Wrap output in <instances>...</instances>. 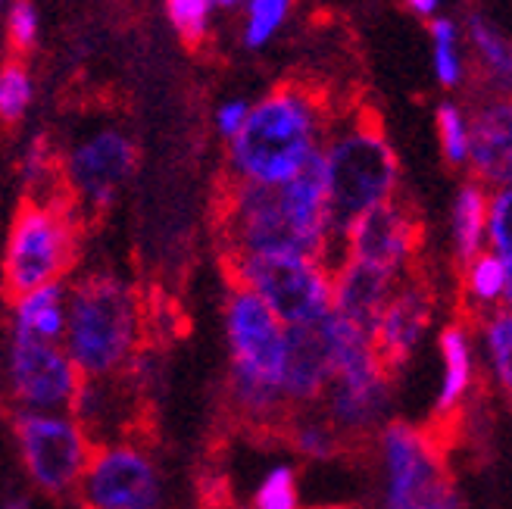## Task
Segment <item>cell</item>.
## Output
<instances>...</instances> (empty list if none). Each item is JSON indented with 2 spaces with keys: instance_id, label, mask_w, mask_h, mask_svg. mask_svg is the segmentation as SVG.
<instances>
[{
  "instance_id": "ac0fdd59",
  "label": "cell",
  "mask_w": 512,
  "mask_h": 509,
  "mask_svg": "<svg viewBox=\"0 0 512 509\" xmlns=\"http://www.w3.org/2000/svg\"><path fill=\"white\" fill-rule=\"evenodd\" d=\"M141 391L128 375L116 378H82L79 394L72 400V416L94 438V444L128 441L135 431Z\"/></svg>"
},
{
  "instance_id": "7c38bea8",
  "label": "cell",
  "mask_w": 512,
  "mask_h": 509,
  "mask_svg": "<svg viewBox=\"0 0 512 509\" xmlns=\"http://www.w3.org/2000/svg\"><path fill=\"white\" fill-rule=\"evenodd\" d=\"M138 166L135 141L122 129H97L69 147L60 160V182L79 213H104Z\"/></svg>"
},
{
  "instance_id": "d6986e66",
  "label": "cell",
  "mask_w": 512,
  "mask_h": 509,
  "mask_svg": "<svg viewBox=\"0 0 512 509\" xmlns=\"http://www.w3.org/2000/svg\"><path fill=\"white\" fill-rule=\"evenodd\" d=\"M469 169L488 191L512 188V97H484L472 107Z\"/></svg>"
},
{
  "instance_id": "60d3db41",
  "label": "cell",
  "mask_w": 512,
  "mask_h": 509,
  "mask_svg": "<svg viewBox=\"0 0 512 509\" xmlns=\"http://www.w3.org/2000/svg\"><path fill=\"white\" fill-rule=\"evenodd\" d=\"M210 509H253V506H210Z\"/></svg>"
},
{
  "instance_id": "cb8c5ba5",
  "label": "cell",
  "mask_w": 512,
  "mask_h": 509,
  "mask_svg": "<svg viewBox=\"0 0 512 509\" xmlns=\"http://www.w3.org/2000/svg\"><path fill=\"white\" fill-rule=\"evenodd\" d=\"M506 285L509 275L497 253L488 247L472 263L459 269V316H466L472 325L488 313L506 307Z\"/></svg>"
},
{
  "instance_id": "6da1fadb",
  "label": "cell",
  "mask_w": 512,
  "mask_h": 509,
  "mask_svg": "<svg viewBox=\"0 0 512 509\" xmlns=\"http://www.w3.org/2000/svg\"><path fill=\"white\" fill-rule=\"evenodd\" d=\"M222 257L241 253H300L335 269V235L328 210L322 150L291 182L266 188L232 182L219 203Z\"/></svg>"
},
{
  "instance_id": "52a82bcc",
  "label": "cell",
  "mask_w": 512,
  "mask_h": 509,
  "mask_svg": "<svg viewBox=\"0 0 512 509\" xmlns=\"http://www.w3.org/2000/svg\"><path fill=\"white\" fill-rule=\"evenodd\" d=\"M82 222L85 216L66 191L19 203L4 247V291L10 300L66 282L82 250Z\"/></svg>"
},
{
  "instance_id": "4316f807",
  "label": "cell",
  "mask_w": 512,
  "mask_h": 509,
  "mask_svg": "<svg viewBox=\"0 0 512 509\" xmlns=\"http://www.w3.org/2000/svg\"><path fill=\"white\" fill-rule=\"evenodd\" d=\"M428 35H431L434 79H438L441 88H459L466 82V54H463L466 29H459L447 16H438L428 22Z\"/></svg>"
},
{
  "instance_id": "e0dca14e",
  "label": "cell",
  "mask_w": 512,
  "mask_h": 509,
  "mask_svg": "<svg viewBox=\"0 0 512 509\" xmlns=\"http://www.w3.org/2000/svg\"><path fill=\"white\" fill-rule=\"evenodd\" d=\"M331 378H335V353L325 332V319L316 325L288 328V353H285V378L281 388L291 410H319Z\"/></svg>"
},
{
  "instance_id": "836d02e7",
  "label": "cell",
  "mask_w": 512,
  "mask_h": 509,
  "mask_svg": "<svg viewBox=\"0 0 512 509\" xmlns=\"http://www.w3.org/2000/svg\"><path fill=\"white\" fill-rule=\"evenodd\" d=\"M7 38L19 54L35 47V41H38V10H35L32 0H13V4L7 7Z\"/></svg>"
},
{
  "instance_id": "74e56055",
  "label": "cell",
  "mask_w": 512,
  "mask_h": 509,
  "mask_svg": "<svg viewBox=\"0 0 512 509\" xmlns=\"http://www.w3.org/2000/svg\"><path fill=\"white\" fill-rule=\"evenodd\" d=\"M29 506H32V497L25 491H10L4 500V509H29Z\"/></svg>"
},
{
  "instance_id": "83f0119b",
  "label": "cell",
  "mask_w": 512,
  "mask_h": 509,
  "mask_svg": "<svg viewBox=\"0 0 512 509\" xmlns=\"http://www.w3.org/2000/svg\"><path fill=\"white\" fill-rule=\"evenodd\" d=\"M434 129H438L441 154L450 166H469L472 157V110L456 104V100H444L434 110Z\"/></svg>"
},
{
  "instance_id": "7a4b0ae2",
  "label": "cell",
  "mask_w": 512,
  "mask_h": 509,
  "mask_svg": "<svg viewBox=\"0 0 512 509\" xmlns=\"http://www.w3.org/2000/svg\"><path fill=\"white\" fill-rule=\"evenodd\" d=\"M150 341V300L119 269L97 266L69 282L66 338L82 378L125 375Z\"/></svg>"
},
{
  "instance_id": "d590c367",
  "label": "cell",
  "mask_w": 512,
  "mask_h": 509,
  "mask_svg": "<svg viewBox=\"0 0 512 509\" xmlns=\"http://www.w3.org/2000/svg\"><path fill=\"white\" fill-rule=\"evenodd\" d=\"M394 509H463V497H459L456 485L438 497H431V500H422V503H409V506H394Z\"/></svg>"
},
{
  "instance_id": "603a6c76",
  "label": "cell",
  "mask_w": 512,
  "mask_h": 509,
  "mask_svg": "<svg viewBox=\"0 0 512 509\" xmlns=\"http://www.w3.org/2000/svg\"><path fill=\"white\" fill-rule=\"evenodd\" d=\"M66 307H69V282L44 285L38 291L13 297L10 300V332L63 344Z\"/></svg>"
},
{
  "instance_id": "5b68a950",
  "label": "cell",
  "mask_w": 512,
  "mask_h": 509,
  "mask_svg": "<svg viewBox=\"0 0 512 509\" xmlns=\"http://www.w3.org/2000/svg\"><path fill=\"white\" fill-rule=\"evenodd\" d=\"M322 160H325V175H328V210H331V235H335V260L341 263V244L350 228L372 210L397 200L400 163H397V154L388 135L381 129V122L363 110H356L338 122L331 119L328 138L322 144Z\"/></svg>"
},
{
  "instance_id": "9a60e30c",
  "label": "cell",
  "mask_w": 512,
  "mask_h": 509,
  "mask_svg": "<svg viewBox=\"0 0 512 509\" xmlns=\"http://www.w3.org/2000/svg\"><path fill=\"white\" fill-rule=\"evenodd\" d=\"M434 316H438V288H434V278L422 269L409 272L397 285L375 335V350L394 378L416 360L419 347L425 344L434 325Z\"/></svg>"
},
{
  "instance_id": "8992f818",
  "label": "cell",
  "mask_w": 512,
  "mask_h": 509,
  "mask_svg": "<svg viewBox=\"0 0 512 509\" xmlns=\"http://www.w3.org/2000/svg\"><path fill=\"white\" fill-rule=\"evenodd\" d=\"M325 332L335 353V378L319 410L335 422L353 450L375 441L381 428L391 422L394 375L381 363L375 341L335 310L325 319Z\"/></svg>"
},
{
  "instance_id": "8fae6325",
  "label": "cell",
  "mask_w": 512,
  "mask_h": 509,
  "mask_svg": "<svg viewBox=\"0 0 512 509\" xmlns=\"http://www.w3.org/2000/svg\"><path fill=\"white\" fill-rule=\"evenodd\" d=\"M82 372L63 344L29 335L7 341V394L19 413H69Z\"/></svg>"
},
{
  "instance_id": "ab89813d",
  "label": "cell",
  "mask_w": 512,
  "mask_h": 509,
  "mask_svg": "<svg viewBox=\"0 0 512 509\" xmlns=\"http://www.w3.org/2000/svg\"><path fill=\"white\" fill-rule=\"evenodd\" d=\"M313 509H353L347 503H325V506H313Z\"/></svg>"
},
{
  "instance_id": "4dcf8cb0",
  "label": "cell",
  "mask_w": 512,
  "mask_h": 509,
  "mask_svg": "<svg viewBox=\"0 0 512 509\" xmlns=\"http://www.w3.org/2000/svg\"><path fill=\"white\" fill-rule=\"evenodd\" d=\"M488 247L506 266V307L512 310V188L491 191V225H488Z\"/></svg>"
},
{
  "instance_id": "44dd1931",
  "label": "cell",
  "mask_w": 512,
  "mask_h": 509,
  "mask_svg": "<svg viewBox=\"0 0 512 509\" xmlns=\"http://www.w3.org/2000/svg\"><path fill=\"white\" fill-rule=\"evenodd\" d=\"M491 225V191L475 178L463 182L450 203V253L453 263L463 269L478 253L488 250Z\"/></svg>"
},
{
  "instance_id": "2e32d148",
  "label": "cell",
  "mask_w": 512,
  "mask_h": 509,
  "mask_svg": "<svg viewBox=\"0 0 512 509\" xmlns=\"http://www.w3.org/2000/svg\"><path fill=\"white\" fill-rule=\"evenodd\" d=\"M438 356H441V385L431 403L428 428L438 431L444 441H450L459 422L469 413V403L478 385V335L475 325L459 316L444 322L438 332Z\"/></svg>"
},
{
  "instance_id": "484cf974",
  "label": "cell",
  "mask_w": 512,
  "mask_h": 509,
  "mask_svg": "<svg viewBox=\"0 0 512 509\" xmlns=\"http://www.w3.org/2000/svg\"><path fill=\"white\" fill-rule=\"evenodd\" d=\"M285 441L291 444V450L297 456L313 460V463H331V460H338L341 453L350 450V444L335 428V422H331L322 410L294 413L288 428H285Z\"/></svg>"
},
{
  "instance_id": "9c48e42d",
  "label": "cell",
  "mask_w": 512,
  "mask_h": 509,
  "mask_svg": "<svg viewBox=\"0 0 512 509\" xmlns=\"http://www.w3.org/2000/svg\"><path fill=\"white\" fill-rule=\"evenodd\" d=\"M13 447L25 481L50 500L79 497L94 438L72 413H19L13 410Z\"/></svg>"
},
{
  "instance_id": "277c9868",
  "label": "cell",
  "mask_w": 512,
  "mask_h": 509,
  "mask_svg": "<svg viewBox=\"0 0 512 509\" xmlns=\"http://www.w3.org/2000/svg\"><path fill=\"white\" fill-rule=\"evenodd\" d=\"M331 129L322 100L306 88L281 85L253 104L250 119L235 141H228L232 182L278 188L310 163Z\"/></svg>"
},
{
  "instance_id": "d4e9b609",
  "label": "cell",
  "mask_w": 512,
  "mask_h": 509,
  "mask_svg": "<svg viewBox=\"0 0 512 509\" xmlns=\"http://www.w3.org/2000/svg\"><path fill=\"white\" fill-rule=\"evenodd\" d=\"M478 350L491 385L512 403V310L500 307L475 322Z\"/></svg>"
},
{
  "instance_id": "8d00e7d4",
  "label": "cell",
  "mask_w": 512,
  "mask_h": 509,
  "mask_svg": "<svg viewBox=\"0 0 512 509\" xmlns=\"http://www.w3.org/2000/svg\"><path fill=\"white\" fill-rule=\"evenodd\" d=\"M409 10H413L416 16H425V19H438V7L441 0H406Z\"/></svg>"
},
{
  "instance_id": "7402d4cb",
  "label": "cell",
  "mask_w": 512,
  "mask_h": 509,
  "mask_svg": "<svg viewBox=\"0 0 512 509\" xmlns=\"http://www.w3.org/2000/svg\"><path fill=\"white\" fill-rule=\"evenodd\" d=\"M466 41L472 47L484 97H512V35L497 29L488 16L472 13L466 22Z\"/></svg>"
},
{
  "instance_id": "f546056e",
  "label": "cell",
  "mask_w": 512,
  "mask_h": 509,
  "mask_svg": "<svg viewBox=\"0 0 512 509\" xmlns=\"http://www.w3.org/2000/svg\"><path fill=\"white\" fill-rule=\"evenodd\" d=\"M253 509H300V488H297V472L288 463H278L266 469V475L256 481Z\"/></svg>"
},
{
  "instance_id": "ffe728a7",
  "label": "cell",
  "mask_w": 512,
  "mask_h": 509,
  "mask_svg": "<svg viewBox=\"0 0 512 509\" xmlns=\"http://www.w3.org/2000/svg\"><path fill=\"white\" fill-rule=\"evenodd\" d=\"M331 275H335V313L375 341L400 278L360 260H341Z\"/></svg>"
},
{
  "instance_id": "1f68e13d",
  "label": "cell",
  "mask_w": 512,
  "mask_h": 509,
  "mask_svg": "<svg viewBox=\"0 0 512 509\" xmlns=\"http://www.w3.org/2000/svg\"><path fill=\"white\" fill-rule=\"evenodd\" d=\"M32 97H35V85H32V75L22 63H7L0 69V119L7 125L19 122L32 107Z\"/></svg>"
},
{
  "instance_id": "3957f363",
  "label": "cell",
  "mask_w": 512,
  "mask_h": 509,
  "mask_svg": "<svg viewBox=\"0 0 512 509\" xmlns=\"http://www.w3.org/2000/svg\"><path fill=\"white\" fill-rule=\"evenodd\" d=\"M225 344H228V403L253 431H278L294 416L281 388L288 353V328L253 291L228 282L225 291Z\"/></svg>"
},
{
  "instance_id": "f35d334b",
  "label": "cell",
  "mask_w": 512,
  "mask_h": 509,
  "mask_svg": "<svg viewBox=\"0 0 512 509\" xmlns=\"http://www.w3.org/2000/svg\"><path fill=\"white\" fill-rule=\"evenodd\" d=\"M238 4H247V0H213V7H222V10H232Z\"/></svg>"
},
{
  "instance_id": "f1b7e54d",
  "label": "cell",
  "mask_w": 512,
  "mask_h": 509,
  "mask_svg": "<svg viewBox=\"0 0 512 509\" xmlns=\"http://www.w3.org/2000/svg\"><path fill=\"white\" fill-rule=\"evenodd\" d=\"M291 13V0H247L244 7V44L250 50L266 47Z\"/></svg>"
},
{
  "instance_id": "5bb4252c",
  "label": "cell",
  "mask_w": 512,
  "mask_h": 509,
  "mask_svg": "<svg viewBox=\"0 0 512 509\" xmlns=\"http://www.w3.org/2000/svg\"><path fill=\"white\" fill-rule=\"evenodd\" d=\"M419 247H422V222L416 210L400 197L384 203L356 222L344 244L341 260H360L394 278H403L419 269Z\"/></svg>"
},
{
  "instance_id": "4fadbf2b",
  "label": "cell",
  "mask_w": 512,
  "mask_h": 509,
  "mask_svg": "<svg viewBox=\"0 0 512 509\" xmlns=\"http://www.w3.org/2000/svg\"><path fill=\"white\" fill-rule=\"evenodd\" d=\"M82 509H163L157 463L135 438L97 444L79 488Z\"/></svg>"
},
{
  "instance_id": "30bf717a",
  "label": "cell",
  "mask_w": 512,
  "mask_h": 509,
  "mask_svg": "<svg viewBox=\"0 0 512 509\" xmlns=\"http://www.w3.org/2000/svg\"><path fill=\"white\" fill-rule=\"evenodd\" d=\"M381 463V509L431 500L453 488L447 441L428 425L391 419L375 438Z\"/></svg>"
},
{
  "instance_id": "d6a6232c",
  "label": "cell",
  "mask_w": 512,
  "mask_h": 509,
  "mask_svg": "<svg viewBox=\"0 0 512 509\" xmlns=\"http://www.w3.org/2000/svg\"><path fill=\"white\" fill-rule=\"evenodd\" d=\"M166 13H169L172 29L185 41L197 44L210 32L213 0H166Z\"/></svg>"
},
{
  "instance_id": "e575fe53",
  "label": "cell",
  "mask_w": 512,
  "mask_h": 509,
  "mask_svg": "<svg viewBox=\"0 0 512 509\" xmlns=\"http://www.w3.org/2000/svg\"><path fill=\"white\" fill-rule=\"evenodd\" d=\"M250 110H253V104H247V100H241V97H232V100H225V104H219L213 113V125H216L219 138L235 141L250 119Z\"/></svg>"
},
{
  "instance_id": "ba28073f",
  "label": "cell",
  "mask_w": 512,
  "mask_h": 509,
  "mask_svg": "<svg viewBox=\"0 0 512 509\" xmlns=\"http://www.w3.org/2000/svg\"><path fill=\"white\" fill-rule=\"evenodd\" d=\"M228 282L253 291L285 328L316 325L335 310L331 266L300 253H241L222 257Z\"/></svg>"
}]
</instances>
